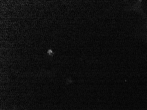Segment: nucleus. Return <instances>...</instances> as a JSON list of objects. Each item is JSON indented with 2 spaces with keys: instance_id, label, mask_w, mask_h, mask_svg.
Here are the masks:
<instances>
[{
  "instance_id": "f257e3e1",
  "label": "nucleus",
  "mask_w": 147,
  "mask_h": 110,
  "mask_svg": "<svg viewBox=\"0 0 147 110\" xmlns=\"http://www.w3.org/2000/svg\"><path fill=\"white\" fill-rule=\"evenodd\" d=\"M48 53L49 54H53V52H52L51 50H49L48 52Z\"/></svg>"
}]
</instances>
